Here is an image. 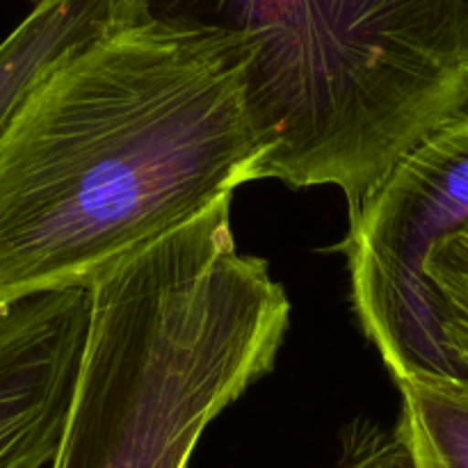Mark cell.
<instances>
[{
  "label": "cell",
  "mask_w": 468,
  "mask_h": 468,
  "mask_svg": "<svg viewBox=\"0 0 468 468\" xmlns=\"http://www.w3.org/2000/svg\"><path fill=\"white\" fill-rule=\"evenodd\" d=\"M85 288L0 309V468L55 460L90 327Z\"/></svg>",
  "instance_id": "cell-5"
},
{
  "label": "cell",
  "mask_w": 468,
  "mask_h": 468,
  "mask_svg": "<svg viewBox=\"0 0 468 468\" xmlns=\"http://www.w3.org/2000/svg\"><path fill=\"white\" fill-rule=\"evenodd\" d=\"M144 16V0H35L0 41V128L69 55Z\"/></svg>",
  "instance_id": "cell-6"
},
{
  "label": "cell",
  "mask_w": 468,
  "mask_h": 468,
  "mask_svg": "<svg viewBox=\"0 0 468 468\" xmlns=\"http://www.w3.org/2000/svg\"><path fill=\"white\" fill-rule=\"evenodd\" d=\"M336 468H407V455L396 430L356 419L343 432Z\"/></svg>",
  "instance_id": "cell-9"
},
{
  "label": "cell",
  "mask_w": 468,
  "mask_h": 468,
  "mask_svg": "<svg viewBox=\"0 0 468 468\" xmlns=\"http://www.w3.org/2000/svg\"><path fill=\"white\" fill-rule=\"evenodd\" d=\"M341 250L352 306L396 384L419 375L468 379L443 338L425 261L468 227V112L434 128L382 181L347 204Z\"/></svg>",
  "instance_id": "cell-4"
},
{
  "label": "cell",
  "mask_w": 468,
  "mask_h": 468,
  "mask_svg": "<svg viewBox=\"0 0 468 468\" xmlns=\"http://www.w3.org/2000/svg\"><path fill=\"white\" fill-rule=\"evenodd\" d=\"M425 274L443 338L468 375V227L432 247Z\"/></svg>",
  "instance_id": "cell-8"
},
{
  "label": "cell",
  "mask_w": 468,
  "mask_h": 468,
  "mask_svg": "<svg viewBox=\"0 0 468 468\" xmlns=\"http://www.w3.org/2000/svg\"><path fill=\"white\" fill-rule=\"evenodd\" d=\"M165 21L242 35L263 178L373 190L468 112V0H144Z\"/></svg>",
  "instance_id": "cell-3"
},
{
  "label": "cell",
  "mask_w": 468,
  "mask_h": 468,
  "mask_svg": "<svg viewBox=\"0 0 468 468\" xmlns=\"http://www.w3.org/2000/svg\"><path fill=\"white\" fill-rule=\"evenodd\" d=\"M231 199L90 288L48 468H187L206 428L272 373L291 300L268 261L238 250Z\"/></svg>",
  "instance_id": "cell-2"
},
{
  "label": "cell",
  "mask_w": 468,
  "mask_h": 468,
  "mask_svg": "<svg viewBox=\"0 0 468 468\" xmlns=\"http://www.w3.org/2000/svg\"><path fill=\"white\" fill-rule=\"evenodd\" d=\"M250 62L242 35L144 16L41 78L0 128V309L90 291L261 181Z\"/></svg>",
  "instance_id": "cell-1"
},
{
  "label": "cell",
  "mask_w": 468,
  "mask_h": 468,
  "mask_svg": "<svg viewBox=\"0 0 468 468\" xmlns=\"http://www.w3.org/2000/svg\"><path fill=\"white\" fill-rule=\"evenodd\" d=\"M398 388L407 468H468V379L419 375Z\"/></svg>",
  "instance_id": "cell-7"
}]
</instances>
